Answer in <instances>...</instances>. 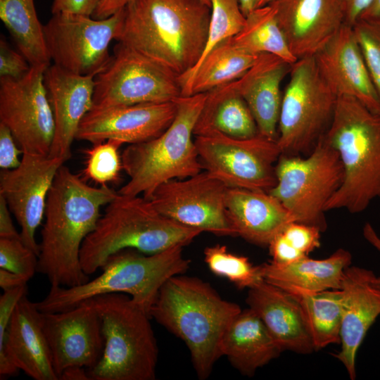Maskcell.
<instances>
[{
    "instance_id": "6da1fadb",
    "label": "cell",
    "mask_w": 380,
    "mask_h": 380,
    "mask_svg": "<svg viewBox=\"0 0 380 380\" xmlns=\"http://www.w3.org/2000/svg\"><path fill=\"white\" fill-rule=\"evenodd\" d=\"M117 194L108 185L87 184L64 164L60 167L46 199L37 270L51 287H73L89 281L81 266V248L95 229L101 208Z\"/></svg>"
},
{
    "instance_id": "7a4b0ae2",
    "label": "cell",
    "mask_w": 380,
    "mask_h": 380,
    "mask_svg": "<svg viewBox=\"0 0 380 380\" xmlns=\"http://www.w3.org/2000/svg\"><path fill=\"white\" fill-rule=\"evenodd\" d=\"M210 12L201 0H133L116 40L182 76L204 51Z\"/></svg>"
},
{
    "instance_id": "3957f363",
    "label": "cell",
    "mask_w": 380,
    "mask_h": 380,
    "mask_svg": "<svg viewBox=\"0 0 380 380\" xmlns=\"http://www.w3.org/2000/svg\"><path fill=\"white\" fill-rule=\"evenodd\" d=\"M241 311L208 283L181 274L160 287L149 315L184 342L198 377L205 379L221 356L226 329Z\"/></svg>"
},
{
    "instance_id": "277c9868",
    "label": "cell",
    "mask_w": 380,
    "mask_h": 380,
    "mask_svg": "<svg viewBox=\"0 0 380 380\" xmlns=\"http://www.w3.org/2000/svg\"><path fill=\"white\" fill-rule=\"evenodd\" d=\"M201 232L165 216L143 196L118 192L82 243L81 266L90 275L119 251L132 248L153 255L172 247H184Z\"/></svg>"
},
{
    "instance_id": "5b68a950",
    "label": "cell",
    "mask_w": 380,
    "mask_h": 380,
    "mask_svg": "<svg viewBox=\"0 0 380 380\" xmlns=\"http://www.w3.org/2000/svg\"><path fill=\"white\" fill-rule=\"evenodd\" d=\"M323 136L338 152L344 172L343 182L327 203L326 211H364L380 198V114L353 97L338 96Z\"/></svg>"
},
{
    "instance_id": "8992f818",
    "label": "cell",
    "mask_w": 380,
    "mask_h": 380,
    "mask_svg": "<svg viewBox=\"0 0 380 380\" xmlns=\"http://www.w3.org/2000/svg\"><path fill=\"white\" fill-rule=\"evenodd\" d=\"M182 248L175 246L153 255L132 248L119 251L108 258L98 277L77 286L51 287L45 298L37 303V308L42 312H60L100 295L121 293L149 314L163 284L189 267Z\"/></svg>"
},
{
    "instance_id": "52a82bcc",
    "label": "cell",
    "mask_w": 380,
    "mask_h": 380,
    "mask_svg": "<svg viewBox=\"0 0 380 380\" xmlns=\"http://www.w3.org/2000/svg\"><path fill=\"white\" fill-rule=\"evenodd\" d=\"M206 96L201 93L177 98L175 117L165 131L151 140L129 144L124 149L122 170L129 180L118 191L120 194L141 195L149 200L162 184L202 171L193 135Z\"/></svg>"
},
{
    "instance_id": "ba28073f",
    "label": "cell",
    "mask_w": 380,
    "mask_h": 380,
    "mask_svg": "<svg viewBox=\"0 0 380 380\" xmlns=\"http://www.w3.org/2000/svg\"><path fill=\"white\" fill-rule=\"evenodd\" d=\"M101 322L103 349L91 380H153L158 356L149 314L121 293L90 298Z\"/></svg>"
},
{
    "instance_id": "9c48e42d",
    "label": "cell",
    "mask_w": 380,
    "mask_h": 380,
    "mask_svg": "<svg viewBox=\"0 0 380 380\" xmlns=\"http://www.w3.org/2000/svg\"><path fill=\"white\" fill-rule=\"evenodd\" d=\"M275 174L276 184L268 192L295 222L325 231L326 205L341 186L344 172L338 152L324 136L307 157L281 154Z\"/></svg>"
},
{
    "instance_id": "30bf717a",
    "label": "cell",
    "mask_w": 380,
    "mask_h": 380,
    "mask_svg": "<svg viewBox=\"0 0 380 380\" xmlns=\"http://www.w3.org/2000/svg\"><path fill=\"white\" fill-rule=\"evenodd\" d=\"M283 93L277 145L281 154L310 152L326 132L337 96L322 77L313 56L292 63Z\"/></svg>"
},
{
    "instance_id": "8fae6325",
    "label": "cell",
    "mask_w": 380,
    "mask_h": 380,
    "mask_svg": "<svg viewBox=\"0 0 380 380\" xmlns=\"http://www.w3.org/2000/svg\"><path fill=\"white\" fill-rule=\"evenodd\" d=\"M94 83L93 107L165 103L182 96L179 75L119 42Z\"/></svg>"
},
{
    "instance_id": "7c38bea8",
    "label": "cell",
    "mask_w": 380,
    "mask_h": 380,
    "mask_svg": "<svg viewBox=\"0 0 380 380\" xmlns=\"http://www.w3.org/2000/svg\"><path fill=\"white\" fill-rule=\"evenodd\" d=\"M203 169L231 188L269 191L276 184L277 141L260 134L237 139L217 131L194 139Z\"/></svg>"
},
{
    "instance_id": "4fadbf2b",
    "label": "cell",
    "mask_w": 380,
    "mask_h": 380,
    "mask_svg": "<svg viewBox=\"0 0 380 380\" xmlns=\"http://www.w3.org/2000/svg\"><path fill=\"white\" fill-rule=\"evenodd\" d=\"M125 8L105 19L73 14H53L44 25L46 47L53 64L81 75L95 76L108 63L109 46L117 39Z\"/></svg>"
},
{
    "instance_id": "5bb4252c",
    "label": "cell",
    "mask_w": 380,
    "mask_h": 380,
    "mask_svg": "<svg viewBox=\"0 0 380 380\" xmlns=\"http://www.w3.org/2000/svg\"><path fill=\"white\" fill-rule=\"evenodd\" d=\"M46 69L31 66L19 79L0 77V122L23 153L49 155L51 148L55 125L44 81Z\"/></svg>"
},
{
    "instance_id": "9a60e30c",
    "label": "cell",
    "mask_w": 380,
    "mask_h": 380,
    "mask_svg": "<svg viewBox=\"0 0 380 380\" xmlns=\"http://www.w3.org/2000/svg\"><path fill=\"white\" fill-rule=\"evenodd\" d=\"M207 171L160 185L149 201L165 216L217 236H236L226 207L228 189Z\"/></svg>"
},
{
    "instance_id": "2e32d148",
    "label": "cell",
    "mask_w": 380,
    "mask_h": 380,
    "mask_svg": "<svg viewBox=\"0 0 380 380\" xmlns=\"http://www.w3.org/2000/svg\"><path fill=\"white\" fill-rule=\"evenodd\" d=\"M65 161L49 155L23 153L20 165L0 174V196L20 227L22 241L39 255L35 233L44 218L46 199Z\"/></svg>"
},
{
    "instance_id": "e0dca14e",
    "label": "cell",
    "mask_w": 380,
    "mask_h": 380,
    "mask_svg": "<svg viewBox=\"0 0 380 380\" xmlns=\"http://www.w3.org/2000/svg\"><path fill=\"white\" fill-rule=\"evenodd\" d=\"M42 321L58 379L69 367L89 369L97 363L103 338L100 317L90 299L69 310L42 312Z\"/></svg>"
},
{
    "instance_id": "ac0fdd59",
    "label": "cell",
    "mask_w": 380,
    "mask_h": 380,
    "mask_svg": "<svg viewBox=\"0 0 380 380\" xmlns=\"http://www.w3.org/2000/svg\"><path fill=\"white\" fill-rule=\"evenodd\" d=\"M175 100L165 103L92 107L82 118L75 139L97 144L108 139L139 144L160 135L173 121Z\"/></svg>"
},
{
    "instance_id": "d6986e66",
    "label": "cell",
    "mask_w": 380,
    "mask_h": 380,
    "mask_svg": "<svg viewBox=\"0 0 380 380\" xmlns=\"http://www.w3.org/2000/svg\"><path fill=\"white\" fill-rule=\"evenodd\" d=\"M21 370L34 380H58L44 330L42 312L27 293L18 303L0 339V379Z\"/></svg>"
},
{
    "instance_id": "ffe728a7",
    "label": "cell",
    "mask_w": 380,
    "mask_h": 380,
    "mask_svg": "<svg viewBox=\"0 0 380 380\" xmlns=\"http://www.w3.org/2000/svg\"><path fill=\"white\" fill-rule=\"evenodd\" d=\"M313 57L322 77L337 97H353L380 114V97L352 26L345 23Z\"/></svg>"
},
{
    "instance_id": "44dd1931",
    "label": "cell",
    "mask_w": 380,
    "mask_h": 380,
    "mask_svg": "<svg viewBox=\"0 0 380 380\" xmlns=\"http://www.w3.org/2000/svg\"><path fill=\"white\" fill-rule=\"evenodd\" d=\"M270 4L297 59L313 56L346 23L342 0H274Z\"/></svg>"
},
{
    "instance_id": "7402d4cb",
    "label": "cell",
    "mask_w": 380,
    "mask_h": 380,
    "mask_svg": "<svg viewBox=\"0 0 380 380\" xmlns=\"http://www.w3.org/2000/svg\"><path fill=\"white\" fill-rule=\"evenodd\" d=\"M94 75H81L54 64L44 71V84L52 108L54 136L49 156L65 162L80 124L93 107Z\"/></svg>"
},
{
    "instance_id": "603a6c76",
    "label": "cell",
    "mask_w": 380,
    "mask_h": 380,
    "mask_svg": "<svg viewBox=\"0 0 380 380\" xmlns=\"http://www.w3.org/2000/svg\"><path fill=\"white\" fill-rule=\"evenodd\" d=\"M374 277L372 270L348 266L341 279V346L334 356L344 365L352 380L356 377L357 351L380 315V290L373 284Z\"/></svg>"
},
{
    "instance_id": "cb8c5ba5",
    "label": "cell",
    "mask_w": 380,
    "mask_h": 380,
    "mask_svg": "<svg viewBox=\"0 0 380 380\" xmlns=\"http://www.w3.org/2000/svg\"><path fill=\"white\" fill-rule=\"evenodd\" d=\"M246 301L282 351L306 355L315 350L300 305L293 295L263 281L248 289Z\"/></svg>"
},
{
    "instance_id": "d4e9b609",
    "label": "cell",
    "mask_w": 380,
    "mask_h": 380,
    "mask_svg": "<svg viewBox=\"0 0 380 380\" xmlns=\"http://www.w3.org/2000/svg\"><path fill=\"white\" fill-rule=\"evenodd\" d=\"M291 63L272 53L259 54L254 64L235 80L246 102L260 135L277 141L282 93L281 84L289 74Z\"/></svg>"
},
{
    "instance_id": "484cf974",
    "label": "cell",
    "mask_w": 380,
    "mask_h": 380,
    "mask_svg": "<svg viewBox=\"0 0 380 380\" xmlns=\"http://www.w3.org/2000/svg\"><path fill=\"white\" fill-rule=\"evenodd\" d=\"M226 207L236 236L259 246H268L295 222L284 205L265 191L229 187Z\"/></svg>"
},
{
    "instance_id": "4316f807",
    "label": "cell",
    "mask_w": 380,
    "mask_h": 380,
    "mask_svg": "<svg viewBox=\"0 0 380 380\" xmlns=\"http://www.w3.org/2000/svg\"><path fill=\"white\" fill-rule=\"evenodd\" d=\"M351 259L350 252L339 248L322 260L306 256L284 265L270 262L262 265L263 278L293 295L340 289L344 270Z\"/></svg>"
},
{
    "instance_id": "83f0119b",
    "label": "cell",
    "mask_w": 380,
    "mask_h": 380,
    "mask_svg": "<svg viewBox=\"0 0 380 380\" xmlns=\"http://www.w3.org/2000/svg\"><path fill=\"white\" fill-rule=\"evenodd\" d=\"M220 351L247 376L253 375L282 352L260 317L249 308L241 310L230 322L222 337Z\"/></svg>"
},
{
    "instance_id": "f1b7e54d",
    "label": "cell",
    "mask_w": 380,
    "mask_h": 380,
    "mask_svg": "<svg viewBox=\"0 0 380 380\" xmlns=\"http://www.w3.org/2000/svg\"><path fill=\"white\" fill-rule=\"evenodd\" d=\"M206 94L204 106L194 127L195 136L212 131L237 139L259 134L253 115L239 93L235 80Z\"/></svg>"
},
{
    "instance_id": "f546056e",
    "label": "cell",
    "mask_w": 380,
    "mask_h": 380,
    "mask_svg": "<svg viewBox=\"0 0 380 380\" xmlns=\"http://www.w3.org/2000/svg\"><path fill=\"white\" fill-rule=\"evenodd\" d=\"M258 56L239 48L233 37L222 41L191 70L179 76L182 96L206 93L236 80L254 64Z\"/></svg>"
},
{
    "instance_id": "4dcf8cb0",
    "label": "cell",
    "mask_w": 380,
    "mask_h": 380,
    "mask_svg": "<svg viewBox=\"0 0 380 380\" xmlns=\"http://www.w3.org/2000/svg\"><path fill=\"white\" fill-rule=\"evenodd\" d=\"M0 18L31 66L47 68L51 65L34 0H0Z\"/></svg>"
},
{
    "instance_id": "1f68e13d",
    "label": "cell",
    "mask_w": 380,
    "mask_h": 380,
    "mask_svg": "<svg viewBox=\"0 0 380 380\" xmlns=\"http://www.w3.org/2000/svg\"><path fill=\"white\" fill-rule=\"evenodd\" d=\"M233 39L239 48L253 55L272 53L291 64L298 60L289 49L272 4L253 9Z\"/></svg>"
},
{
    "instance_id": "d6a6232c",
    "label": "cell",
    "mask_w": 380,
    "mask_h": 380,
    "mask_svg": "<svg viewBox=\"0 0 380 380\" xmlns=\"http://www.w3.org/2000/svg\"><path fill=\"white\" fill-rule=\"evenodd\" d=\"M293 296L300 305L315 350L329 344L340 343L341 290L329 289L315 293Z\"/></svg>"
},
{
    "instance_id": "836d02e7",
    "label": "cell",
    "mask_w": 380,
    "mask_h": 380,
    "mask_svg": "<svg viewBox=\"0 0 380 380\" xmlns=\"http://www.w3.org/2000/svg\"><path fill=\"white\" fill-rule=\"evenodd\" d=\"M204 260L210 270L227 279L239 289H251L265 281L262 265H253L248 258L229 252L225 246L206 247Z\"/></svg>"
},
{
    "instance_id": "e575fe53",
    "label": "cell",
    "mask_w": 380,
    "mask_h": 380,
    "mask_svg": "<svg viewBox=\"0 0 380 380\" xmlns=\"http://www.w3.org/2000/svg\"><path fill=\"white\" fill-rule=\"evenodd\" d=\"M210 2L208 39L199 61L220 42L237 34L246 22L239 0H210Z\"/></svg>"
},
{
    "instance_id": "d590c367",
    "label": "cell",
    "mask_w": 380,
    "mask_h": 380,
    "mask_svg": "<svg viewBox=\"0 0 380 380\" xmlns=\"http://www.w3.org/2000/svg\"><path fill=\"white\" fill-rule=\"evenodd\" d=\"M124 144L116 139H108L94 144L86 151L87 160L83 175L100 185L115 182L122 169L120 147Z\"/></svg>"
},
{
    "instance_id": "8d00e7d4",
    "label": "cell",
    "mask_w": 380,
    "mask_h": 380,
    "mask_svg": "<svg viewBox=\"0 0 380 380\" xmlns=\"http://www.w3.org/2000/svg\"><path fill=\"white\" fill-rule=\"evenodd\" d=\"M352 27L365 64L380 97V18H359Z\"/></svg>"
},
{
    "instance_id": "74e56055",
    "label": "cell",
    "mask_w": 380,
    "mask_h": 380,
    "mask_svg": "<svg viewBox=\"0 0 380 380\" xmlns=\"http://www.w3.org/2000/svg\"><path fill=\"white\" fill-rule=\"evenodd\" d=\"M38 255L18 238H0V268L30 279L37 272Z\"/></svg>"
},
{
    "instance_id": "f35d334b",
    "label": "cell",
    "mask_w": 380,
    "mask_h": 380,
    "mask_svg": "<svg viewBox=\"0 0 380 380\" xmlns=\"http://www.w3.org/2000/svg\"><path fill=\"white\" fill-rule=\"evenodd\" d=\"M320 229L317 227L292 222L281 232L289 244L303 255H308L320 246Z\"/></svg>"
},
{
    "instance_id": "ab89813d",
    "label": "cell",
    "mask_w": 380,
    "mask_h": 380,
    "mask_svg": "<svg viewBox=\"0 0 380 380\" xmlns=\"http://www.w3.org/2000/svg\"><path fill=\"white\" fill-rule=\"evenodd\" d=\"M31 65L25 57L13 49L6 41L0 40V77L19 79L26 75Z\"/></svg>"
},
{
    "instance_id": "60d3db41",
    "label": "cell",
    "mask_w": 380,
    "mask_h": 380,
    "mask_svg": "<svg viewBox=\"0 0 380 380\" xmlns=\"http://www.w3.org/2000/svg\"><path fill=\"white\" fill-rule=\"evenodd\" d=\"M23 154L11 131L0 122V167L1 170H11L17 167Z\"/></svg>"
},
{
    "instance_id": "b9f144b4",
    "label": "cell",
    "mask_w": 380,
    "mask_h": 380,
    "mask_svg": "<svg viewBox=\"0 0 380 380\" xmlns=\"http://www.w3.org/2000/svg\"><path fill=\"white\" fill-rule=\"evenodd\" d=\"M268 246L272 258L270 262L275 264H289L306 257L293 248L281 232L273 238Z\"/></svg>"
},
{
    "instance_id": "7bdbcfd3",
    "label": "cell",
    "mask_w": 380,
    "mask_h": 380,
    "mask_svg": "<svg viewBox=\"0 0 380 380\" xmlns=\"http://www.w3.org/2000/svg\"><path fill=\"white\" fill-rule=\"evenodd\" d=\"M99 0H53L52 14L73 13L92 16Z\"/></svg>"
},
{
    "instance_id": "ee69618b",
    "label": "cell",
    "mask_w": 380,
    "mask_h": 380,
    "mask_svg": "<svg viewBox=\"0 0 380 380\" xmlns=\"http://www.w3.org/2000/svg\"><path fill=\"white\" fill-rule=\"evenodd\" d=\"M11 213L5 199L0 196V238L20 237L13 224Z\"/></svg>"
},
{
    "instance_id": "f6af8a7d",
    "label": "cell",
    "mask_w": 380,
    "mask_h": 380,
    "mask_svg": "<svg viewBox=\"0 0 380 380\" xmlns=\"http://www.w3.org/2000/svg\"><path fill=\"white\" fill-rule=\"evenodd\" d=\"M133 0H99L92 15L95 19L107 18L125 8Z\"/></svg>"
},
{
    "instance_id": "bcb514c9",
    "label": "cell",
    "mask_w": 380,
    "mask_h": 380,
    "mask_svg": "<svg viewBox=\"0 0 380 380\" xmlns=\"http://www.w3.org/2000/svg\"><path fill=\"white\" fill-rule=\"evenodd\" d=\"M346 13V23L353 26L373 0H342Z\"/></svg>"
},
{
    "instance_id": "7dc6e473",
    "label": "cell",
    "mask_w": 380,
    "mask_h": 380,
    "mask_svg": "<svg viewBox=\"0 0 380 380\" xmlns=\"http://www.w3.org/2000/svg\"><path fill=\"white\" fill-rule=\"evenodd\" d=\"M29 280L22 274L0 268V286L4 291L27 285Z\"/></svg>"
},
{
    "instance_id": "c3c4849f",
    "label": "cell",
    "mask_w": 380,
    "mask_h": 380,
    "mask_svg": "<svg viewBox=\"0 0 380 380\" xmlns=\"http://www.w3.org/2000/svg\"><path fill=\"white\" fill-rule=\"evenodd\" d=\"M365 239L380 253V237L371 224L366 223L363 227ZM373 284L380 290V277H374Z\"/></svg>"
},
{
    "instance_id": "681fc988",
    "label": "cell",
    "mask_w": 380,
    "mask_h": 380,
    "mask_svg": "<svg viewBox=\"0 0 380 380\" xmlns=\"http://www.w3.org/2000/svg\"><path fill=\"white\" fill-rule=\"evenodd\" d=\"M89 380L86 368L72 367L66 369L61 375L60 380Z\"/></svg>"
},
{
    "instance_id": "f907efd6",
    "label": "cell",
    "mask_w": 380,
    "mask_h": 380,
    "mask_svg": "<svg viewBox=\"0 0 380 380\" xmlns=\"http://www.w3.org/2000/svg\"><path fill=\"white\" fill-rule=\"evenodd\" d=\"M359 18L379 19L380 18V0H373L372 4L361 14Z\"/></svg>"
},
{
    "instance_id": "816d5d0a",
    "label": "cell",
    "mask_w": 380,
    "mask_h": 380,
    "mask_svg": "<svg viewBox=\"0 0 380 380\" xmlns=\"http://www.w3.org/2000/svg\"><path fill=\"white\" fill-rule=\"evenodd\" d=\"M241 11L246 16L253 9V0H239Z\"/></svg>"
},
{
    "instance_id": "f5cc1de1",
    "label": "cell",
    "mask_w": 380,
    "mask_h": 380,
    "mask_svg": "<svg viewBox=\"0 0 380 380\" xmlns=\"http://www.w3.org/2000/svg\"><path fill=\"white\" fill-rule=\"evenodd\" d=\"M274 0H253V9L270 4Z\"/></svg>"
},
{
    "instance_id": "db71d44e",
    "label": "cell",
    "mask_w": 380,
    "mask_h": 380,
    "mask_svg": "<svg viewBox=\"0 0 380 380\" xmlns=\"http://www.w3.org/2000/svg\"><path fill=\"white\" fill-rule=\"evenodd\" d=\"M201 1H203L204 4H205L206 5H208V6H211V2H210V0H201Z\"/></svg>"
}]
</instances>
